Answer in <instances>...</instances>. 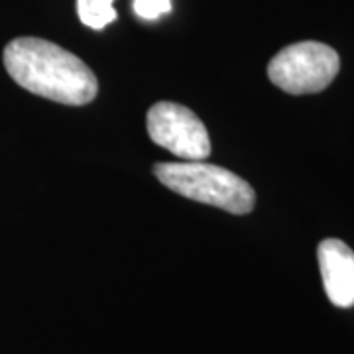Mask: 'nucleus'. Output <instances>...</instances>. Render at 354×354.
<instances>
[{"instance_id": "f257e3e1", "label": "nucleus", "mask_w": 354, "mask_h": 354, "mask_svg": "<svg viewBox=\"0 0 354 354\" xmlns=\"http://www.w3.org/2000/svg\"><path fill=\"white\" fill-rule=\"evenodd\" d=\"M8 75L26 91L53 102L81 106L99 93V81L75 53L48 39H12L2 53Z\"/></svg>"}, {"instance_id": "f03ea898", "label": "nucleus", "mask_w": 354, "mask_h": 354, "mask_svg": "<svg viewBox=\"0 0 354 354\" xmlns=\"http://www.w3.org/2000/svg\"><path fill=\"white\" fill-rule=\"evenodd\" d=\"M153 176L167 189L191 201L246 215L256 205L254 189L236 174L207 162H165L153 165Z\"/></svg>"}, {"instance_id": "7ed1b4c3", "label": "nucleus", "mask_w": 354, "mask_h": 354, "mask_svg": "<svg viewBox=\"0 0 354 354\" xmlns=\"http://www.w3.org/2000/svg\"><path fill=\"white\" fill-rule=\"evenodd\" d=\"M341 69L339 53L321 41H299L274 55L268 65L270 81L290 95L325 91Z\"/></svg>"}, {"instance_id": "20e7f679", "label": "nucleus", "mask_w": 354, "mask_h": 354, "mask_svg": "<svg viewBox=\"0 0 354 354\" xmlns=\"http://www.w3.org/2000/svg\"><path fill=\"white\" fill-rule=\"evenodd\" d=\"M148 134L183 162H205L211 156V138L199 116L183 104L171 101L156 102L148 111Z\"/></svg>"}, {"instance_id": "39448f33", "label": "nucleus", "mask_w": 354, "mask_h": 354, "mask_svg": "<svg viewBox=\"0 0 354 354\" xmlns=\"http://www.w3.org/2000/svg\"><path fill=\"white\" fill-rule=\"evenodd\" d=\"M321 278L333 305L348 309L354 305V252L339 239H327L317 248Z\"/></svg>"}, {"instance_id": "423d86ee", "label": "nucleus", "mask_w": 354, "mask_h": 354, "mask_svg": "<svg viewBox=\"0 0 354 354\" xmlns=\"http://www.w3.org/2000/svg\"><path fill=\"white\" fill-rule=\"evenodd\" d=\"M114 0H77V14L81 22L93 30H102L116 20Z\"/></svg>"}, {"instance_id": "0eeeda50", "label": "nucleus", "mask_w": 354, "mask_h": 354, "mask_svg": "<svg viewBox=\"0 0 354 354\" xmlns=\"http://www.w3.org/2000/svg\"><path fill=\"white\" fill-rule=\"evenodd\" d=\"M134 14L140 20H158L171 10V0H134L132 2Z\"/></svg>"}]
</instances>
